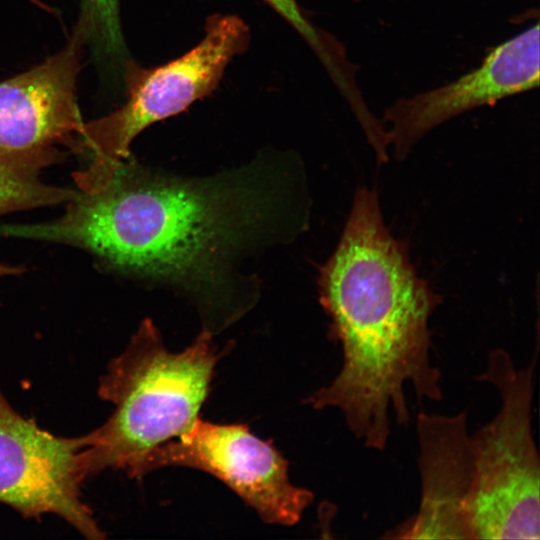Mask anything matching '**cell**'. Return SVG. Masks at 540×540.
<instances>
[{
    "mask_svg": "<svg viewBox=\"0 0 540 540\" xmlns=\"http://www.w3.org/2000/svg\"><path fill=\"white\" fill-rule=\"evenodd\" d=\"M85 438L60 437L16 412L0 389V503L26 518L53 514L88 539L104 532L81 497Z\"/></svg>",
    "mask_w": 540,
    "mask_h": 540,
    "instance_id": "7",
    "label": "cell"
},
{
    "mask_svg": "<svg viewBox=\"0 0 540 540\" xmlns=\"http://www.w3.org/2000/svg\"><path fill=\"white\" fill-rule=\"evenodd\" d=\"M249 29L234 15L208 20L205 36L190 51L164 65L127 66V101L99 119L84 122L75 146L90 153V163L76 172L82 192L103 188L129 155L134 138L155 122L177 115L211 93L230 60L243 52Z\"/></svg>",
    "mask_w": 540,
    "mask_h": 540,
    "instance_id": "5",
    "label": "cell"
},
{
    "mask_svg": "<svg viewBox=\"0 0 540 540\" xmlns=\"http://www.w3.org/2000/svg\"><path fill=\"white\" fill-rule=\"evenodd\" d=\"M273 197L252 174L188 179L121 163L58 219L13 224L10 233L80 247L123 272L214 288L229 257L267 230Z\"/></svg>",
    "mask_w": 540,
    "mask_h": 540,
    "instance_id": "2",
    "label": "cell"
},
{
    "mask_svg": "<svg viewBox=\"0 0 540 540\" xmlns=\"http://www.w3.org/2000/svg\"><path fill=\"white\" fill-rule=\"evenodd\" d=\"M170 466L211 474L269 524L294 525L313 501L311 491L289 481L288 463L279 451L244 424H216L198 417L181 435L156 447L141 474Z\"/></svg>",
    "mask_w": 540,
    "mask_h": 540,
    "instance_id": "6",
    "label": "cell"
},
{
    "mask_svg": "<svg viewBox=\"0 0 540 540\" xmlns=\"http://www.w3.org/2000/svg\"><path fill=\"white\" fill-rule=\"evenodd\" d=\"M318 283L342 364L306 402L315 409L339 410L364 447L383 451L393 421H410L408 387L418 403L440 401L443 392L429 330L440 300L416 275L405 245L385 226L375 191L358 190Z\"/></svg>",
    "mask_w": 540,
    "mask_h": 540,
    "instance_id": "1",
    "label": "cell"
},
{
    "mask_svg": "<svg viewBox=\"0 0 540 540\" xmlns=\"http://www.w3.org/2000/svg\"><path fill=\"white\" fill-rule=\"evenodd\" d=\"M85 43L76 25L61 51L0 83V153L56 159L55 145L75 144L84 124L76 83Z\"/></svg>",
    "mask_w": 540,
    "mask_h": 540,
    "instance_id": "9",
    "label": "cell"
},
{
    "mask_svg": "<svg viewBox=\"0 0 540 540\" xmlns=\"http://www.w3.org/2000/svg\"><path fill=\"white\" fill-rule=\"evenodd\" d=\"M54 160L0 153V215L68 203L78 196L80 191L51 186L37 177Z\"/></svg>",
    "mask_w": 540,
    "mask_h": 540,
    "instance_id": "11",
    "label": "cell"
},
{
    "mask_svg": "<svg viewBox=\"0 0 540 540\" xmlns=\"http://www.w3.org/2000/svg\"><path fill=\"white\" fill-rule=\"evenodd\" d=\"M308 42L328 72L338 70L346 61L344 47L332 36L316 28L303 14L296 0H264Z\"/></svg>",
    "mask_w": 540,
    "mask_h": 540,
    "instance_id": "13",
    "label": "cell"
},
{
    "mask_svg": "<svg viewBox=\"0 0 540 540\" xmlns=\"http://www.w3.org/2000/svg\"><path fill=\"white\" fill-rule=\"evenodd\" d=\"M353 1H355V2H360V1H362V0H353Z\"/></svg>",
    "mask_w": 540,
    "mask_h": 540,
    "instance_id": "15",
    "label": "cell"
},
{
    "mask_svg": "<svg viewBox=\"0 0 540 540\" xmlns=\"http://www.w3.org/2000/svg\"><path fill=\"white\" fill-rule=\"evenodd\" d=\"M419 507L385 537L474 539L472 503L475 457L467 414L419 412L416 416Z\"/></svg>",
    "mask_w": 540,
    "mask_h": 540,
    "instance_id": "10",
    "label": "cell"
},
{
    "mask_svg": "<svg viewBox=\"0 0 540 540\" xmlns=\"http://www.w3.org/2000/svg\"><path fill=\"white\" fill-rule=\"evenodd\" d=\"M21 273V269L17 267H11L0 263V278L7 275H14Z\"/></svg>",
    "mask_w": 540,
    "mask_h": 540,
    "instance_id": "14",
    "label": "cell"
},
{
    "mask_svg": "<svg viewBox=\"0 0 540 540\" xmlns=\"http://www.w3.org/2000/svg\"><path fill=\"white\" fill-rule=\"evenodd\" d=\"M539 22L491 48L480 65L433 89L396 100L381 120L403 159L424 135L444 122L539 86Z\"/></svg>",
    "mask_w": 540,
    "mask_h": 540,
    "instance_id": "8",
    "label": "cell"
},
{
    "mask_svg": "<svg viewBox=\"0 0 540 540\" xmlns=\"http://www.w3.org/2000/svg\"><path fill=\"white\" fill-rule=\"evenodd\" d=\"M536 349L525 368L497 348L479 381L498 392L494 418L471 434L476 481L472 503L474 539L540 538V458L532 432Z\"/></svg>",
    "mask_w": 540,
    "mask_h": 540,
    "instance_id": "4",
    "label": "cell"
},
{
    "mask_svg": "<svg viewBox=\"0 0 540 540\" xmlns=\"http://www.w3.org/2000/svg\"><path fill=\"white\" fill-rule=\"evenodd\" d=\"M78 25L100 60L116 62L123 58L119 0H81Z\"/></svg>",
    "mask_w": 540,
    "mask_h": 540,
    "instance_id": "12",
    "label": "cell"
},
{
    "mask_svg": "<svg viewBox=\"0 0 540 540\" xmlns=\"http://www.w3.org/2000/svg\"><path fill=\"white\" fill-rule=\"evenodd\" d=\"M218 358L209 330L183 351L170 352L153 322L145 319L99 380V397L114 410L84 435L86 476L114 469L141 478L146 457L198 418Z\"/></svg>",
    "mask_w": 540,
    "mask_h": 540,
    "instance_id": "3",
    "label": "cell"
}]
</instances>
